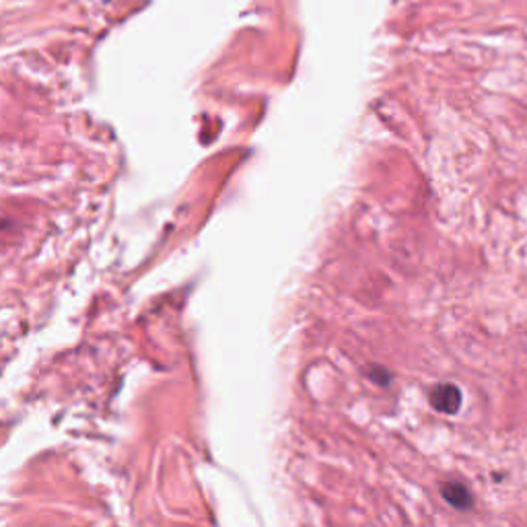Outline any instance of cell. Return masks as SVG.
Masks as SVG:
<instances>
[{"mask_svg": "<svg viewBox=\"0 0 527 527\" xmlns=\"http://www.w3.org/2000/svg\"><path fill=\"white\" fill-rule=\"evenodd\" d=\"M431 406L443 414H456L462 406V392L453 383H441L429 394Z\"/></svg>", "mask_w": 527, "mask_h": 527, "instance_id": "cell-1", "label": "cell"}, {"mask_svg": "<svg viewBox=\"0 0 527 527\" xmlns=\"http://www.w3.org/2000/svg\"><path fill=\"white\" fill-rule=\"evenodd\" d=\"M441 495H443V499L451 507H456L460 511H466V509H470L474 505L470 489L466 484H462V482H447V484H443L441 486Z\"/></svg>", "mask_w": 527, "mask_h": 527, "instance_id": "cell-2", "label": "cell"}, {"mask_svg": "<svg viewBox=\"0 0 527 527\" xmlns=\"http://www.w3.org/2000/svg\"><path fill=\"white\" fill-rule=\"evenodd\" d=\"M371 377H373L375 383H381V385H388V383H390V373H385L383 369H377Z\"/></svg>", "mask_w": 527, "mask_h": 527, "instance_id": "cell-3", "label": "cell"}]
</instances>
